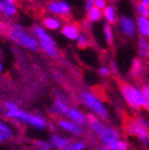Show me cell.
I'll return each mask as SVG.
<instances>
[{
	"label": "cell",
	"mask_w": 149,
	"mask_h": 150,
	"mask_svg": "<svg viewBox=\"0 0 149 150\" xmlns=\"http://www.w3.org/2000/svg\"><path fill=\"white\" fill-rule=\"evenodd\" d=\"M9 38L13 42L20 45L31 51H38L40 49L39 42L33 35L25 30V28L20 24H14L9 30Z\"/></svg>",
	"instance_id": "obj_1"
},
{
	"label": "cell",
	"mask_w": 149,
	"mask_h": 150,
	"mask_svg": "<svg viewBox=\"0 0 149 150\" xmlns=\"http://www.w3.org/2000/svg\"><path fill=\"white\" fill-rule=\"evenodd\" d=\"M33 33L39 42L40 48L44 51V53L52 59L57 57L58 50L51 35H49V33H47L46 29L41 25H35L33 29Z\"/></svg>",
	"instance_id": "obj_2"
},
{
	"label": "cell",
	"mask_w": 149,
	"mask_h": 150,
	"mask_svg": "<svg viewBox=\"0 0 149 150\" xmlns=\"http://www.w3.org/2000/svg\"><path fill=\"white\" fill-rule=\"evenodd\" d=\"M80 100L87 108L91 110L92 114L101 120H106L109 118V112L104 103L99 99L97 95L90 91H84L80 94Z\"/></svg>",
	"instance_id": "obj_3"
},
{
	"label": "cell",
	"mask_w": 149,
	"mask_h": 150,
	"mask_svg": "<svg viewBox=\"0 0 149 150\" xmlns=\"http://www.w3.org/2000/svg\"><path fill=\"white\" fill-rule=\"evenodd\" d=\"M121 93L124 100L126 101L128 105L133 110H140L144 108L146 99L142 95L140 89L129 83H123L121 87Z\"/></svg>",
	"instance_id": "obj_4"
},
{
	"label": "cell",
	"mask_w": 149,
	"mask_h": 150,
	"mask_svg": "<svg viewBox=\"0 0 149 150\" xmlns=\"http://www.w3.org/2000/svg\"><path fill=\"white\" fill-rule=\"evenodd\" d=\"M117 25L119 30L127 38H135L137 35V22L129 16H120L117 19Z\"/></svg>",
	"instance_id": "obj_5"
},
{
	"label": "cell",
	"mask_w": 149,
	"mask_h": 150,
	"mask_svg": "<svg viewBox=\"0 0 149 150\" xmlns=\"http://www.w3.org/2000/svg\"><path fill=\"white\" fill-rule=\"evenodd\" d=\"M128 134L137 137L143 144H149V129L141 125L137 120L131 121L126 127Z\"/></svg>",
	"instance_id": "obj_6"
},
{
	"label": "cell",
	"mask_w": 149,
	"mask_h": 150,
	"mask_svg": "<svg viewBox=\"0 0 149 150\" xmlns=\"http://www.w3.org/2000/svg\"><path fill=\"white\" fill-rule=\"evenodd\" d=\"M56 126L60 127L63 131H66L68 134H72V136L75 137H79L84 134V127L79 126L76 123L70 121L69 119H64V118H61L56 121Z\"/></svg>",
	"instance_id": "obj_7"
},
{
	"label": "cell",
	"mask_w": 149,
	"mask_h": 150,
	"mask_svg": "<svg viewBox=\"0 0 149 150\" xmlns=\"http://www.w3.org/2000/svg\"><path fill=\"white\" fill-rule=\"evenodd\" d=\"M66 117H67V119L74 122V123H76L77 125L82 127H84L86 125H88V115H86L84 112H82L77 108L70 106L67 114H66Z\"/></svg>",
	"instance_id": "obj_8"
},
{
	"label": "cell",
	"mask_w": 149,
	"mask_h": 150,
	"mask_svg": "<svg viewBox=\"0 0 149 150\" xmlns=\"http://www.w3.org/2000/svg\"><path fill=\"white\" fill-rule=\"evenodd\" d=\"M69 108L70 106L68 104L65 97L62 94H57L55 99H54L53 105H52V108H50V112L53 116H58V115L66 116Z\"/></svg>",
	"instance_id": "obj_9"
},
{
	"label": "cell",
	"mask_w": 149,
	"mask_h": 150,
	"mask_svg": "<svg viewBox=\"0 0 149 150\" xmlns=\"http://www.w3.org/2000/svg\"><path fill=\"white\" fill-rule=\"evenodd\" d=\"M48 11L51 14L57 15V16H67L71 12V5L66 1H51L48 4Z\"/></svg>",
	"instance_id": "obj_10"
},
{
	"label": "cell",
	"mask_w": 149,
	"mask_h": 150,
	"mask_svg": "<svg viewBox=\"0 0 149 150\" xmlns=\"http://www.w3.org/2000/svg\"><path fill=\"white\" fill-rule=\"evenodd\" d=\"M25 123H27L29 126H31L33 128L38 129V130H43L47 127V121L44 117L37 114H31L28 112L27 117H26Z\"/></svg>",
	"instance_id": "obj_11"
},
{
	"label": "cell",
	"mask_w": 149,
	"mask_h": 150,
	"mask_svg": "<svg viewBox=\"0 0 149 150\" xmlns=\"http://www.w3.org/2000/svg\"><path fill=\"white\" fill-rule=\"evenodd\" d=\"M61 33L62 35L65 38H67L68 40L70 41H76V39L78 38L79 33H82L80 31V28L78 25L74 23H67L64 26H62L61 28Z\"/></svg>",
	"instance_id": "obj_12"
},
{
	"label": "cell",
	"mask_w": 149,
	"mask_h": 150,
	"mask_svg": "<svg viewBox=\"0 0 149 150\" xmlns=\"http://www.w3.org/2000/svg\"><path fill=\"white\" fill-rule=\"evenodd\" d=\"M88 125L94 134L99 136L102 134V131L105 129V125L103 123V120L99 119L93 114H88Z\"/></svg>",
	"instance_id": "obj_13"
},
{
	"label": "cell",
	"mask_w": 149,
	"mask_h": 150,
	"mask_svg": "<svg viewBox=\"0 0 149 150\" xmlns=\"http://www.w3.org/2000/svg\"><path fill=\"white\" fill-rule=\"evenodd\" d=\"M98 138L100 139L103 146H106L110 143H112L113 141L120 139V137H119V132L117 131V129H115L112 126H106L104 130L102 131V134L98 136Z\"/></svg>",
	"instance_id": "obj_14"
},
{
	"label": "cell",
	"mask_w": 149,
	"mask_h": 150,
	"mask_svg": "<svg viewBox=\"0 0 149 150\" xmlns=\"http://www.w3.org/2000/svg\"><path fill=\"white\" fill-rule=\"evenodd\" d=\"M136 22H137V30L140 33L141 38L147 39V37H149V18L139 16Z\"/></svg>",
	"instance_id": "obj_15"
},
{
	"label": "cell",
	"mask_w": 149,
	"mask_h": 150,
	"mask_svg": "<svg viewBox=\"0 0 149 150\" xmlns=\"http://www.w3.org/2000/svg\"><path fill=\"white\" fill-rule=\"evenodd\" d=\"M70 142L71 141L68 138L60 136V134H51V136H50V140H49V143H50L51 147L55 148V149H58V150H62L63 148H65Z\"/></svg>",
	"instance_id": "obj_16"
},
{
	"label": "cell",
	"mask_w": 149,
	"mask_h": 150,
	"mask_svg": "<svg viewBox=\"0 0 149 150\" xmlns=\"http://www.w3.org/2000/svg\"><path fill=\"white\" fill-rule=\"evenodd\" d=\"M0 13L5 17H14L17 14L16 4L4 0H0Z\"/></svg>",
	"instance_id": "obj_17"
},
{
	"label": "cell",
	"mask_w": 149,
	"mask_h": 150,
	"mask_svg": "<svg viewBox=\"0 0 149 150\" xmlns=\"http://www.w3.org/2000/svg\"><path fill=\"white\" fill-rule=\"evenodd\" d=\"M43 27L48 30H58L62 28V22L55 17H46L43 19Z\"/></svg>",
	"instance_id": "obj_18"
},
{
	"label": "cell",
	"mask_w": 149,
	"mask_h": 150,
	"mask_svg": "<svg viewBox=\"0 0 149 150\" xmlns=\"http://www.w3.org/2000/svg\"><path fill=\"white\" fill-rule=\"evenodd\" d=\"M138 53L141 59H146L149 57V41L146 38H141L138 42Z\"/></svg>",
	"instance_id": "obj_19"
},
{
	"label": "cell",
	"mask_w": 149,
	"mask_h": 150,
	"mask_svg": "<svg viewBox=\"0 0 149 150\" xmlns=\"http://www.w3.org/2000/svg\"><path fill=\"white\" fill-rule=\"evenodd\" d=\"M103 13V18L105 19L106 23L109 24H113L117 21V11L115 8L114 5L112 4H107V6L105 7L102 11Z\"/></svg>",
	"instance_id": "obj_20"
},
{
	"label": "cell",
	"mask_w": 149,
	"mask_h": 150,
	"mask_svg": "<svg viewBox=\"0 0 149 150\" xmlns=\"http://www.w3.org/2000/svg\"><path fill=\"white\" fill-rule=\"evenodd\" d=\"M104 149L106 150H127L128 149V144L126 141L118 139V140L113 141L112 143H110L109 145L104 146Z\"/></svg>",
	"instance_id": "obj_21"
},
{
	"label": "cell",
	"mask_w": 149,
	"mask_h": 150,
	"mask_svg": "<svg viewBox=\"0 0 149 150\" xmlns=\"http://www.w3.org/2000/svg\"><path fill=\"white\" fill-rule=\"evenodd\" d=\"M87 18H88V21H90V22H98L103 18V13L101 9L94 6V7H92L91 9L88 11V13H87Z\"/></svg>",
	"instance_id": "obj_22"
},
{
	"label": "cell",
	"mask_w": 149,
	"mask_h": 150,
	"mask_svg": "<svg viewBox=\"0 0 149 150\" xmlns=\"http://www.w3.org/2000/svg\"><path fill=\"white\" fill-rule=\"evenodd\" d=\"M144 70V64H143L141 59H135L133 61V65H131V74L135 77L140 76L143 73Z\"/></svg>",
	"instance_id": "obj_23"
},
{
	"label": "cell",
	"mask_w": 149,
	"mask_h": 150,
	"mask_svg": "<svg viewBox=\"0 0 149 150\" xmlns=\"http://www.w3.org/2000/svg\"><path fill=\"white\" fill-rule=\"evenodd\" d=\"M0 134L5 137L6 140H11L14 137V131L11 128L9 125H7L3 120L0 119Z\"/></svg>",
	"instance_id": "obj_24"
},
{
	"label": "cell",
	"mask_w": 149,
	"mask_h": 150,
	"mask_svg": "<svg viewBox=\"0 0 149 150\" xmlns=\"http://www.w3.org/2000/svg\"><path fill=\"white\" fill-rule=\"evenodd\" d=\"M103 35L107 44L112 45L114 43V30H113L112 24L105 23L103 26Z\"/></svg>",
	"instance_id": "obj_25"
},
{
	"label": "cell",
	"mask_w": 149,
	"mask_h": 150,
	"mask_svg": "<svg viewBox=\"0 0 149 150\" xmlns=\"http://www.w3.org/2000/svg\"><path fill=\"white\" fill-rule=\"evenodd\" d=\"M86 149V143L82 141H73L68 144L65 148L62 150H84Z\"/></svg>",
	"instance_id": "obj_26"
},
{
	"label": "cell",
	"mask_w": 149,
	"mask_h": 150,
	"mask_svg": "<svg viewBox=\"0 0 149 150\" xmlns=\"http://www.w3.org/2000/svg\"><path fill=\"white\" fill-rule=\"evenodd\" d=\"M136 8H137V12H138V14H139V16L148 17L149 18V6L143 4L140 1H138V2L136 3Z\"/></svg>",
	"instance_id": "obj_27"
},
{
	"label": "cell",
	"mask_w": 149,
	"mask_h": 150,
	"mask_svg": "<svg viewBox=\"0 0 149 150\" xmlns=\"http://www.w3.org/2000/svg\"><path fill=\"white\" fill-rule=\"evenodd\" d=\"M76 44L79 48H86L89 46V39L86 35V33H80L78 35V38L76 39Z\"/></svg>",
	"instance_id": "obj_28"
},
{
	"label": "cell",
	"mask_w": 149,
	"mask_h": 150,
	"mask_svg": "<svg viewBox=\"0 0 149 150\" xmlns=\"http://www.w3.org/2000/svg\"><path fill=\"white\" fill-rule=\"evenodd\" d=\"M37 149L38 150H51L52 147L49 142L44 141V140H41L37 143Z\"/></svg>",
	"instance_id": "obj_29"
},
{
	"label": "cell",
	"mask_w": 149,
	"mask_h": 150,
	"mask_svg": "<svg viewBox=\"0 0 149 150\" xmlns=\"http://www.w3.org/2000/svg\"><path fill=\"white\" fill-rule=\"evenodd\" d=\"M94 6L103 11L107 6V0H94Z\"/></svg>",
	"instance_id": "obj_30"
},
{
	"label": "cell",
	"mask_w": 149,
	"mask_h": 150,
	"mask_svg": "<svg viewBox=\"0 0 149 150\" xmlns=\"http://www.w3.org/2000/svg\"><path fill=\"white\" fill-rule=\"evenodd\" d=\"M18 104H17L16 102H14V101H6V102L4 103V108L5 110H16V108H18Z\"/></svg>",
	"instance_id": "obj_31"
},
{
	"label": "cell",
	"mask_w": 149,
	"mask_h": 150,
	"mask_svg": "<svg viewBox=\"0 0 149 150\" xmlns=\"http://www.w3.org/2000/svg\"><path fill=\"white\" fill-rule=\"evenodd\" d=\"M98 72H99L100 75H102V76H109L111 73V70H110V68H107L105 66H101L100 68L98 69Z\"/></svg>",
	"instance_id": "obj_32"
},
{
	"label": "cell",
	"mask_w": 149,
	"mask_h": 150,
	"mask_svg": "<svg viewBox=\"0 0 149 150\" xmlns=\"http://www.w3.org/2000/svg\"><path fill=\"white\" fill-rule=\"evenodd\" d=\"M141 92H142V95L144 96V98L146 99H149V84L148 86H143L142 88H141Z\"/></svg>",
	"instance_id": "obj_33"
},
{
	"label": "cell",
	"mask_w": 149,
	"mask_h": 150,
	"mask_svg": "<svg viewBox=\"0 0 149 150\" xmlns=\"http://www.w3.org/2000/svg\"><path fill=\"white\" fill-rule=\"evenodd\" d=\"M92 7H94V0H84V8L87 12Z\"/></svg>",
	"instance_id": "obj_34"
},
{
	"label": "cell",
	"mask_w": 149,
	"mask_h": 150,
	"mask_svg": "<svg viewBox=\"0 0 149 150\" xmlns=\"http://www.w3.org/2000/svg\"><path fill=\"white\" fill-rule=\"evenodd\" d=\"M54 78H55L57 81H61V80H63V75H62L61 72H57V71H55L53 74Z\"/></svg>",
	"instance_id": "obj_35"
},
{
	"label": "cell",
	"mask_w": 149,
	"mask_h": 150,
	"mask_svg": "<svg viewBox=\"0 0 149 150\" xmlns=\"http://www.w3.org/2000/svg\"><path fill=\"white\" fill-rule=\"evenodd\" d=\"M111 69H112L114 72H118V68H117L116 64L114 63V62H111ZM110 69V70H111Z\"/></svg>",
	"instance_id": "obj_36"
},
{
	"label": "cell",
	"mask_w": 149,
	"mask_h": 150,
	"mask_svg": "<svg viewBox=\"0 0 149 150\" xmlns=\"http://www.w3.org/2000/svg\"><path fill=\"white\" fill-rule=\"evenodd\" d=\"M6 139H5V137H3L2 134H0V145H1V144H3V143H5V142H6Z\"/></svg>",
	"instance_id": "obj_37"
},
{
	"label": "cell",
	"mask_w": 149,
	"mask_h": 150,
	"mask_svg": "<svg viewBox=\"0 0 149 150\" xmlns=\"http://www.w3.org/2000/svg\"><path fill=\"white\" fill-rule=\"evenodd\" d=\"M144 108L149 112V99H147L146 102H145V105H144Z\"/></svg>",
	"instance_id": "obj_38"
},
{
	"label": "cell",
	"mask_w": 149,
	"mask_h": 150,
	"mask_svg": "<svg viewBox=\"0 0 149 150\" xmlns=\"http://www.w3.org/2000/svg\"><path fill=\"white\" fill-rule=\"evenodd\" d=\"M140 2H142L143 4L147 5V6H149V0H139Z\"/></svg>",
	"instance_id": "obj_39"
},
{
	"label": "cell",
	"mask_w": 149,
	"mask_h": 150,
	"mask_svg": "<svg viewBox=\"0 0 149 150\" xmlns=\"http://www.w3.org/2000/svg\"><path fill=\"white\" fill-rule=\"evenodd\" d=\"M2 70H3V66H2V63L0 62V73L2 72Z\"/></svg>",
	"instance_id": "obj_40"
},
{
	"label": "cell",
	"mask_w": 149,
	"mask_h": 150,
	"mask_svg": "<svg viewBox=\"0 0 149 150\" xmlns=\"http://www.w3.org/2000/svg\"><path fill=\"white\" fill-rule=\"evenodd\" d=\"M4 1H7V2H12V3H15V0H4Z\"/></svg>",
	"instance_id": "obj_41"
},
{
	"label": "cell",
	"mask_w": 149,
	"mask_h": 150,
	"mask_svg": "<svg viewBox=\"0 0 149 150\" xmlns=\"http://www.w3.org/2000/svg\"><path fill=\"white\" fill-rule=\"evenodd\" d=\"M0 57H2V50L0 49Z\"/></svg>",
	"instance_id": "obj_42"
},
{
	"label": "cell",
	"mask_w": 149,
	"mask_h": 150,
	"mask_svg": "<svg viewBox=\"0 0 149 150\" xmlns=\"http://www.w3.org/2000/svg\"><path fill=\"white\" fill-rule=\"evenodd\" d=\"M23 1H29V0H23Z\"/></svg>",
	"instance_id": "obj_43"
},
{
	"label": "cell",
	"mask_w": 149,
	"mask_h": 150,
	"mask_svg": "<svg viewBox=\"0 0 149 150\" xmlns=\"http://www.w3.org/2000/svg\"><path fill=\"white\" fill-rule=\"evenodd\" d=\"M114 1H120V0H114Z\"/></svg>",
	"instance_id": "obj_44"
},
{
	"label": "cell",
	"mask_w": 149,
	"mask_h": 150,
	"mask_svg": "<svg viewBox=\"0 0 149 150\" xmlns=\"http://www.w3.org/2000/svg\"><path fill=\"white\" fill-rule=\"evenodd\" d=\"M100 150H106V149H104V148H103V149H100Z\"/></svg>",
	"instance_id": "obj_45"
},
{
	"label": "cell",
	"mask_w": 149,
	"mask_h": 150,
	"mask_svg": "<svg viewBox=\"0 0 149 150\" xmlns=\"http://www.w3.org/2000/svg\"><path fill=\"white\" fill-rule=\"evenodd\" d=\"M51 1H55V0H51Z\"/></svg>",
	"instance_id": "obj_46"
},
{
	"label": "cell",
	"mask_w": 149,
	"mask_h": 150,
	"mask_svg": "<svg viewBox=\"0 0 149 150\" xmlns=\"http://www.w3.org/2000/svg\"><path fill=\"white\" fill-rule=\"evenodd\" d=\"M131 1H133V0H131Z\"/></svg>",
	"instance_id": "obj_47"
}]
</instances>
